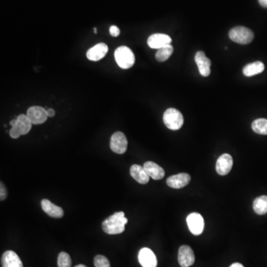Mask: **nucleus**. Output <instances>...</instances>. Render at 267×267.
Returning <instances> with one entry per match:
<instances>
[{"mask_svg":"<svg viewBox=\"0 0 267 267\" xmlns=\"http://www.w3.org/2000/svg\"><path fill=\"white\" fill-rule=\"evenodd\" d=\"M128 223V219L125 217L124 211L115 212L102 223L103 230L109 235H118L125 230V226Z\"/></svg>","mask_w":267,"mask_h":267,"instance_id":"nucleus-1","label":"nucleus"},{"mask_svg":"<svg viewBox=\"0 0 267 267\" xmlns=\"http://www.w3.org/2000/svg\"><path fill=\"white\" fill-rule=\"evenodd\" d=\"M115 61L121 68L129 69L133 67L135 57L133 51L127 46H120L115 50Z\"/></svg>","mask_w":267,"mask_h":267,"instance_id":"nucleus-2","label":"nucleus"},{"mask_svg":"<svg viewBox=\"0 0 267 267\" xmlns=\"http://www.w3.org/2000/svg\"><path fill=\"white\" fill-rule=\"evenodd\" d=\"M163 122L169 130L177 131L184 125V116L178 109L170 108L163 114Z\"/></svg>","mask_w":267,"mask_h":267,"instance_id":"nucleus-3","label":"nucleus"},{"mask_svg":"<svg viewBox=\"0 0 267 267\" xmlns=\"http://www.w3.org/2000/svg\"><path fill=\"white\" fill-rule=\"evenodd\" d=\"M229 37L232 41L238 44L247 45L254 39V33L246 27L238 26L231 29Z\"/></svg>","mask_w":267,"mask_h":267,"instance_id":"nucleus-4","label":"nucleus"},{"mask_svg":"<svg viewBox=\"0 0 267 267\" xmlns=\"http://www.w3.org/2000/svg\"><path fill=\"white\" fill-rule=\"evenodd\" d=\"M16 125L13 126L9 132L10 137L17 139L21 135L27 134L31 131L33 124L30 121L28 116L25 115H20L16 118Z\"/></svg>","mask_w":267,"mask_h":267,"instance_id":"nucleus-5","label":"nucleus"},{"mask_svg":"<svg viewBox=\"0 0 267 267\" xmlns=\"http://www.w3.org/2000/svg\"><path fill=\"white\" fill-rule=\"evenodd\" d=\"M128 140L127 136L121 132L113 134L110 140V148L112 151L118 154H123L127 151Z\"/></svg>","mask_w":267,"mask_h":267,"instance_id":"nucleus-6","label":"nucleus"},{"mask_svg":"<svg viewBox=\"0 0 267 267\" xmlns=\"http://www.w3.org/2000/svg\"><path fill=\"white\" fill-rule=\"evenodd\" d=\"M27 116L34 125H40L47 121V110L41 106H31L27 111Z\"/></svg>","mask_w":267,"mask_h":267,"instance_id":"nucleus-7","label":"nucleus"},{"mask_svg":"<svg viewBox=\"0 0 267 267\" xmlns=\"http://www.w3.org/2000/svg\"><path fill=\"white\" fill-rule=\"evenodd\" d=\"M190 232L194 235H200L204 229V220L199 213H191L187 218Z\"/></svg>","mask_w":267,"mask_h":267,"instance_id":"nucleus-8","label":"nucleus"},{"mask_svg":"<svg viewBox=\"0 0 267 267\" xmlns=\"http://www.w3.org/2000/svg\"><path fill=\"white\" fill-rule=\"evenodd\" d=\"M195 258L194 252L191 247L184 245L180 247L178 252V262L181 267H190L194 265Z\"/></svg>","mask_w":267,"mask_h":267,"instance_id":"nucleus-9","label":"nucleus"},{"mask_svg":"<svg viewBox=\"0 0 267 267\" xmlns=\"http://www.w3.org/2000/svg\"><path fill=\"white\" fill-rule=\"evenodd\" d=\"M172 43V38L167 34H154L150 36L147 40V44L151 49H158L169 46Z\"/></svg>","mask_w":267,"mask_h":267,"instance_id":"nucleus-10","label":"nucleus"},{"mask_svg":"<svg viewBox=\"0 0 267 267\" xmlns=\"http://www.w3.org/2000/svg\"><path fill=\"white\" fill-rule=\"evenodd\" d=\"M138 260L142 267H157V260L155 255L148 248H142L138 254Z\"/></svg>","mask_w":267,"mask_h":267,"instance_id":"nucleus-11","label":"nucleus"},{"mask_svg":"<svg viewBox=\"0 0 267 267\" xmlns=\"http://www.w3.org/2000/svg\"><path fill=\"white\" fill-rule=\"evenodd\" d=\"M233 166V159L229 154H223L217 159L216 172L220 175H226L230 172Z\"/></svg>","mask_w":267,"mask_h":267,"instance_id":"nucleus-12","label":"nucleus"},{"mask_svg":"<svg viewBox=\"0 0 267 267\" xmlns=\"http://www.w3.org/2000/svg\"><path fill=\"white\" fill-rule=\"evenodd\" d=\"M190 180H191V177L189 174L180 173L169 177L166 181V184L171 188L181 189L188 185Z\"/></svg>","mask_w":267,"mask_h":267,"instance_id":"nucleus-13","label":"nucleus"},{"mask_svg":"<svg viewBox=\"0 0 267 267\" xmlns=\"http://www.w3.org/2000/svg\"><path fill=\"white\" fill-rule=\"evenodd\" d=\"M109 51V47L105 43H98L96 46L91 47L87 52L86 56L89 61H99L103 59Z\"/></svg>","mask_w":267,"mask_h":267,"instance_id":"nucleus-14","label":"nucleus"},{"mask_svg":"<svg viewBox=\"0 0 267 267\" xmlns=\"http://www.w3.org/2000/svg\"><path fill=\"white\" fill-rule=\"evenodd\" d=\"M199 72L202 76H208L211 73V61L205 56L203 52H198L195 57Z\"/></svg>","mask_w":267,"mask_h":267,"instance_id":"nucleus-15","label":"nucleus"},{"mask_svg":"<svg viewBox=\"0 0 267 267\" xmlns=\"http://www.w3.org/2000/svg\"><path fill=\"white\" fill-rule=\"evenodd\" d=\"M41 206L43 211L54 218H61L64 217V211L61 207L55 205L50 200L43 199L41 201Z\"/></svg>","mask_w":267,"mask_h":267,"instance_id":"nucleus-16","label":"nucleus"},{"mask_svg":"<svg viewBox=\"0 0 267 267\" xmlns=\"http://www.w3.org/2000/svg\"><path fill=\"white\" fill-rule=\"evenodd\" d=\"M1 264L2 267H23L19 256L11 250L3 253Z\"/></svg>","mask_w":267,"mask_h":267,"instance_id":"nucleus-17","label":"nucleus"},{"mask_svg":"<svg viewBox=\"0 0 267 267\" xmlns=\"http://www.w3.org/2000/svg\"><path fill=\"white\" fill-rule=\"evenodd\" d=\"M144 169L150 178L154 180H161L164 178L165 172L163 168L152 161H147L144 163Z\"/></svg>","mask_w":267,"mask_h":267,"instance_id":"nucleus-18","label":"nucleus"},{"mask_svg":"<svg viewBox=\"0 0 267 267\" xmlns=\"http://www.w3.org/2000/svg\"><path fill=\"white\" fill-rule=\"evenodd\" d=\"M130 175L139 184H146L149 181L150 177L145 172L143 166L133 165L130 168Z\"/></svg>","mask_w":267,"mask_h":267,"instance_id":"nucleus-19","label":"nucleus"},{"mask_svg":"<svg viewBox=\"0 0 267 267\" xmlns=\"http://www.w3.org/2000/svg\"><path fill=\"white\" fill-rule=\"evenodd\" d=\"M265 64L261 61H257V62L252 63L245 66L243 69V73L246 76L250 77V76L262 73L265 70Z\"/></svg>","mask_w":267,"mask_h":267,"instance_id":"nucleus-20","label":"nucleus"},{"mask_svg":"<svg viewBox=\"0 0 267 267\" xmlns=\"http://www.w3.org/2000/svg\"><path fill=\"white\" fill-rule=\"evenodd\" d=\"M253 209L259 215L267 213V196H262L257 198L253 202Z\"/></svg>","mask_w":267,"mask_h":267,"instance_id":"nucleus-21","label":"nucleus"},{"mask_svg":"<svg viewBox=\"0 0 267 267\" xmlns=\"http://www.w3.org/2000/svg\"><path fill=\"white\" fill-rule=\"evenodd\" d=\"M174 48L172 45L164 46V47L157 50V53L155 55L156 60L158 62H165V61H167L172 56Z\"/></svg>","mask_w":267,"mask_h":267,"instance_id":"nucleus-22","label":"nucleus"},{"mask_svg":"<svg viewBox=\"0 0 267 267\" xmlns=\"http://www.w3.org/2000/svg\"><path fill=\"white\" fill-rule=\"evenodd\" d=\"M252 129L259 134L267 135V120L265 118L256 120L252 124Z\"/></svg>","mask_w":267,"mask_h":267,"instance_id":"nucleus-23","label":"nucleus"},{"mask_svg":"<svg viewBox=\"0 0 267 267\" xmlns=\"http://www.w3.org/2000/svg\"><path fill=\"white\" fill-rule=\"evenodd\" d=\"M58 267H71V259L70 256L65 252H62L58 256Z\"/></svg>","mask_w":267,"mask_h":267,"instance_id":"nucleus-24","label":"nucleus"},{"mask_svg":"<svg viewBox=\"0 0 267 267\" xmlns=\"http://www.w3.org/2000/svg\"><path fill=\"white\" fill-rule=\"evenodd\" d=\"M94 265L95 267H111L109 259L101 255L95 256L94 259Z\"/></svg>","mask_w":267,"mask_h":267,"instance_id":"nucleus-25","label":"nucleus"},{"mask_svg":"<svg viewBox=\"0 0 267 267\" xmlns=\"http://www.w3.org/2000/svg\"><path fill=\"white\" fill-rule=\"evenodd\" d=\"M109 32H110L111 35L114 37H118L121 34V31H120L119 28L117 27L116 25H112L109 28Z\"/></svg>","mask_w":267,"mask_h":267,"instance_id":"nucleus-26","label":"nucleus"},{"mask_svg":"<svg viewBox=\"0 0 267 267\" xmlns=\"http://www.w3.org/2000/svg\"><path fill=\"white\" fill-rule=\"evenodd\" d=\"M7 190H6L4 184L1 182V185H0V200L1 201L4 200L7 198Z\"/></svg>","mask_w":267,"mask_h":267,"instance_id":"nucleus-27","label":"nucleus"},{"mask_svg":"<svg viewBox=\"0 0 267 267\" xmlns=\"http://www.w3.org/2000/svg\"><path fill=\"white\" fill-rule=\"evenodd\" d=\"M55 114H56V112H55V111L53 109H48L47 115L49 118H53V117L55 116Z\"/></svg>","mask_w":267,"mask_h":267,"instance_id":"nucleus-28","label":"nucleus"},{"mask_svg":"<svg viewBox=\"0 0 267 267\" xmlns=\"http://www.w3.org/2000/svg\"><path fill=\"white\" fill-rule=\"evenodd\" d=\"M259 1L262 7L267 8V0H259Z\"/></svg>","mask_w":267,"mask_h":267,"instance_id":"nucleus-29","label":"nucleus"},{"mask_svg":"<svg viewBox=\"0 0 267 267\" xmlns=\"http://www.w3.org/2000/svg\"><path fill=\"white\" fill-rule=\"evenodd\" d=\"M229 267H244L243 266V265H241V264L235 263V264H232V265H231V266Z\"/></svg>","mask_w":267,"mask_h":267,"instance_id":"nucleus-30","label":"nucleus"},{"mask_svg":"<svg viewBox=\"0 0 267 267\" xmlns=\"http://www.w3.org/2000/svg\"><path fill=\"white\" fill-rule=\"evenodd\" d=\"M16 121H17L16 118V119L12 120V121L10 122V126H11V127H13V126L16 125Z\"/></svg>","mask_w":267,"mask_h":267,"instance_id":"nucleus-31","label":"nucleus"},{"mask_svg":"<svg viewBox=\"0 0 267 267\" xmlns=\"http://www.w3.org/2000/svg\"><path fill=\"white\" fill-rule=\"evenodd\" d=\"M74 267H87L85 266V265H77V266H76Z\"/></svg>","mask_w":267,"mask_h":267,"instance_id":"nucleus-32","label":"nucleus"},{"mask_svg":"<svg viewBox=\"0 0 267 267\" xmlns=\"http://www.w3.org/2000/svg\"><path fill=\"white\" fill-rule=\"evenodd\" d=\"M94 33H95V34H97V28H94Z\"/></svg>","mask_w":267,"mask_h":267,"instance_id":"nucleus-33","label":"nucleus"}]
</instances>
